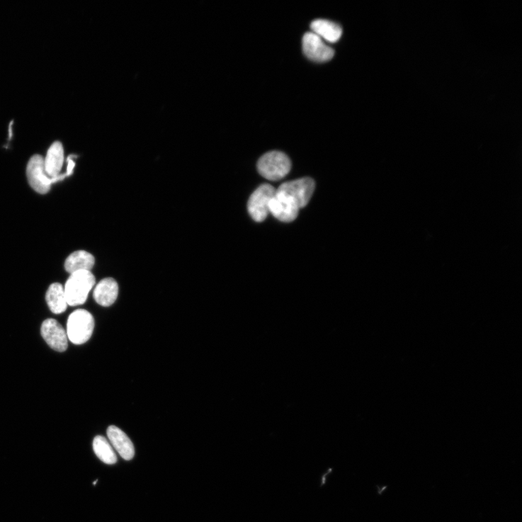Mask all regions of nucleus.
I'll return each instance as SVG.
<instances>
[{"label":"nucleus","instance_id":"obj_12","mask_svg":"<svg viewBox=\"0 0 522 522\" xmlns=\"http://www.w3.org/2000/svg\"><path fill=\"white\" fill-rule=\"evenodd\" d=\"M118 295V285L113 278L101 280L95 288L93 296L96 301L103 307H109L116 300Z\"/></svg>","mask_w":522,"mask_h":522},{"label":"nucleus","instance_id":"obj_4","mask_svg":"<svg viewBox=\"0 0 522 522\" xmlns=\"http://www.w3.org/2000/svg\"><path fill=\"white\" fill-rule=\"evenodd\" d=\"M314 190V180L305 177L283 183L278 191L289 196L300 209L308 205Z\"/></svg>","mask_w":522,"mask_h":522},{"label":"nucleus","instance_id":"obj_14","mask_svg":"<svg viewBox=\"0 0 522 522\" xmlns=\"http://www.w3.org/2000/svg\"><path fill=\"white\" fill-rule=\"evenodd\" d=\"M46 300L50 311L55 314H60L67 311L68 303L64 288L59 283L52 284L46 294Z\"/></svg>","mask_w":522,"mask_h":522},{"label":"nucleus","instance_id":"obj_5","mask_svg":"<svg viewBox=\"0 0 522 522\" xmlns=\"http://www.w3.org/2000/svg\"><path fill=\"white\" fill-rule=\"evenodd\" d=\"M26 175L30 186L42 195L47 193L55 183L46 174L44 159L40 155L30 158L27 165Z\"/></svg>","mask_w":522,"mask_h":522},{"label":"nucleus","instance_id":"obj_7","mask_svg":"<svg viewBox=\"0 0 522 522\" xmlns=\"http://www.w3.org/2000/svg\"><path fill=\"white\" fill-rule=\"evenodd\" d=\"M268 210L276 220L290 223L296 220L300 208L289 196L276 191L269 203Z\"/></svg>","mask_w":522,"mask_h":522},{"label":"nucleus","instance_id":"obj_13","mask_svg":"<svg viewBox=\"0 0 522 522\" xmlns=\"http://www.w3.org/2000/svg\"><path fill=\"white\" fill-rule=\"evenodd\" d=\"M311 28L313 33L329 42H336L342 37L343 29L339 24L324 19L312 22Z\"/></svg>","mask_w":522,"mask_h":522},{"label":"nucleus","instance_id":"obj_8","mask_svg":"<svg viewBox=\"0 0 522 522\" xmlns=\"http://www.w3.org/2000/svg\"><path fill=\"white\" fill-rule=\"evenodd\" d=\"M302 50L307 57L317 63L327 62L334 55V50L313 33H306L303 36Z\"/></svg>","mask_w":522,"mask_h":522},{"label":"nucleus","instance_id":"obj_15","mask_svg":"<svg viewBox=\"0 0 522 522\" xmlns=\"http://www.w3.org/2000/svg\"><path fill=\"white\" fill-rule=\"evenodd\" d=\"M96 263L95 257L85 251H78L71 254L65 262V268L70 274L87 271H91Z\"/></svg>","mask_w":522,"mask_h":522},{"label":"nucleus","instance_id":"obj_16","mask_svg":"<svg viewBox=\"0 0 522 522\" xmlns=\"http://www.w3.org/2000/svg\"><path fill=\"white\" fill-rule=\"evenodd\" d=\"M93 450L98 458L106 465L117 463V455L109 441L101 436H96L93 441Z\"/></svg>","mask_w":522,"mask_h":522},{"label":"nucleus","instance_id":"obj_2","mask_svg":"<svg viewBox=\"0 0 522 522\" xmlns=\"http://www.w3.org/2000/svg\"><path fill=\"white\" fill-rule=\"evenodd\" d=\"M291 161L280 151H271L266 153L258 162L259 174L270 181H280L284 178L291 170Z\"/></svg>","mask_w":522,"mask_h":522},{"label":"nucleus","instance_id":"obj_1","mask_svg":"<svg viewBox=\"0 0 522 522\" xmlns=\"http://www.w3.org/2000/svg\"><path fill=\"white\" fill-rule=\"evenodd\" d=\"M95 285L96 278L91 271H81L71 274L64 287L68 305L84 304Z\"/></svg>","mask_w":522,"mask_h":522},{"label":"nucleus","instance_id":"obj_6","mask_svg":"<svg viewBox=\"0 0 522 522\" xmlns=\"http://www.w3.org/2000/svg\"><path fill=\"white\" fill-rule=\"evenodd\" d=\"M276 190L270 184H262L251 196L248 209L251 218L256 222L265 221L269 213L268 205Z\"/></svg>","mask_w":522,"mask_h":522},{"label":"nucleus","instance_id":"obj_9","mask_svg":"<svg viewBox=\"0 0 522 522\" xmlns=\"http://www.w3.org/2000/svg\"><path fill=\"white\" fill-rule=\"evenodd\" d=\"M42 337L48 346L57 352H64L68 348L67 331L53 319L45 320L41 328Z\"/></svg>","mask_w":522,"mask_h":522},{"label":"nucleus","instance_id":"obj_3","mask_svg":"<svg viewBox=\"0 0 522 522\" xmlns=\"http://www.w3.org/2000/svg\"><path fill=\"white\" fill-rule=\"evenodd\" d=\"M95 328L94 317L87 311L74 312L67 322L68 339L75 345H82L91 339Z\"/></svg>","mask_w":522,"mask_h":522},{"label":"nucleus","instance_id":"obj_10","mask_svg":"<svg viewBox=\"0 0 522 522\" xmlns=\"http://www.w3.org/2000/svg\"><path fill=\"white\" fill-rule=\"evenodd\" d=\"M64 163V150L63 144L59 142H55L48 149L47 157L44 159L46 174L54 180V182L62 180L67 176L60 174Z\"/></svg>","mask_w":522,"mask_h":522},{"label":"nucleus","instance_id":"obj_11","mask_svg":"<svg viewBox=\"0 0 522 522\" xmlns=\"http://www.w3.org/2000/svg\"><path fill=\"white\" fill-rule=\"evenodd\" d=\"M107 436L112 447L125 460H132L135 454L134 445L128 436L115 426H110Z\"/></svg>","mask_w":522,"mask_h":522}]
</instances>
